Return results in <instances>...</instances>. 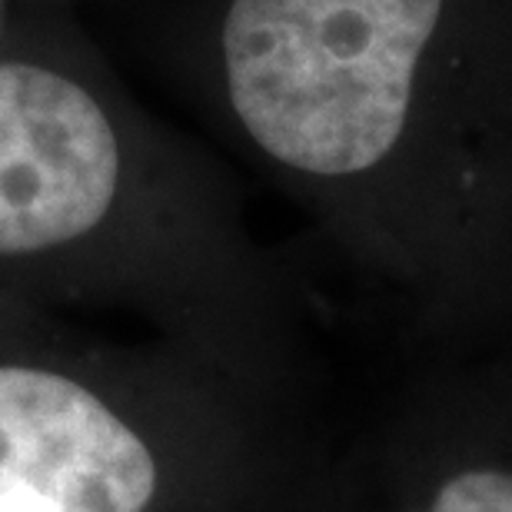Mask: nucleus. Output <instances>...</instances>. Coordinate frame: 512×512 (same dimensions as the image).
Returning <instances> with one entry per match:
<instances>
[{
    "instance_id": "f257e3e1",
    "label": "nucleus",
    "mask_w": 512,
    "mask_h": 512,
    "mask_svg": "<svg viewBox=\"0 0 512 512\" xmlns=\"http://www.w3.org/2000/svg\"><path fill=\"white\" fill-rule=\"evenodd\" d=\"M190 97L449 313L512 306V0H193Z\"/></svg>"
},
{
    "instance_id": "f03ea898",
    "label": "nucleus",
    "mask_w": 512,
    "mask_h": 512,
    "mask_svg": "<svg viewBox=\"0 0 512 512\" xmlns=\"http://www.w3.org/2000/svg\"><path fill=\"white\" fill-rule=\"evenodd\" d=\"M157 147L140 107L57 24L17 17L0 50V266L87 250Z\"/></svg>"
},
{
    "instance_id": "7ed1b4c3",
    "label": "nucleus",
    "mask_w": 512,
    "mask_h": 512,
    "mask_svg": "<svg viewBox=\"0 0 512 512\" xmlns=\"http://www.w3.org/2000/svg\"><path fill=\"white\" fill-rule=\"evenodd\" d=\"M153 449L87 383L0 363V512H147Z\"/></svg>"
},
{
    "instance_id": "20e7f679",
    "label": "nucleus",
    "mask_w": 512,
    "mask_h": 512,
    "mask_svg": "<svg viewBox=\"0 0 512 512\" xmlns=\"http://www.w3.org/2000/svg\"><path fill=\"white\" fill-rule=\"evenodd\" d=\"M416 512H512V473L493 466L449 476L426 509Z\"/></svg>"
},
{
    "instance_id": "39448f33",
    "label": "nucleus",
    "mask_w": 512,
    "mask_h": 512,
    "mask_svg": "<svg viewBox=\"0 0 512 512\" xmlns=\"http://www.w3.org/2000/svg\"><path fill=\"white\" fill-rule=\"evenodd\" d=\"M14 0H0V50L7 47V37H10V30H14Z\"/></svg>"
}]
</instances>
